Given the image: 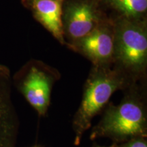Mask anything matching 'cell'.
Masks as SVG:
<instances>
[{
  "mask_svg": "<svg viewBox=\"0 0 147 147\" xmlns=\"http://www.w3.org/2000/svg\"><path fill=\"white\" fill-rule=\"evenodd\" d=\"M26 147H45L42 145H40V144H34L33 146H26Z\"/></svg>",
  "mask_w": 147,
  "mask_h": 147,
  "instance_id": "7c38bea8",
  "label": "cell"
},
{
  "mask_svg": "<svg viewBox=\"0 0 147 147\" xmlns=\"http://www.w3.org/2000/svg\"><path fill=\"white\" fill-rule=\"evenodd\" d=\"M120 103L108 102L102 118L92 128L89 139L107 138L121 144L138 137L147 138V93L144 81L134 82L123 90Z\"/></svg>",
  "mask_w": 147,
  "mask_h": 147,
  "instance_id": "6da1fadb",
  "label": "cell"
},
{
  "mask_svg": "<svg viewBox=\"0 0 147 147\" xmlns=\"http://www.w3.org/2000/svg\"><path fill=\"white\" fill-rule=\"evenodd\" d=\"M134 83L113 65H93L83 88L81 102L72 119L74 144L79 146L94 117L102 113L112 95Z\"/></svg>",
  "mask_w": 147,
  "mask_h": 147,
  "instance_id": "7a4b0ae2",
  "label": "cell"
},
{
  "mask_svg": "<svg viewBox=\"0 0 147 147\" xmlns=\"http://www.w3.org/2000/svg\"><path fill=\"white\" fill-rule=\"evenodd\" d=\"M91 147H114V144H113L112 145H110L109 146H102V145H100L97 143H93V145Z\"/></svg>",
  "mask_w": 147,
  "mask_h": 147,
  "instance_id": "8fae6325",
  "label": "cell"
},
{
  "mask_svg": "<svg viewBox=\"0 0 147 147\" xmlns=\"http://www.w3.org/2000/svg\"><path fill=\"white\" fill-rule=\"evenodd\" d=\"M34 18L61 45H65L62 0H26Z\"/></svg>",
  "mask_w": 147,
  "mask_h": 147,
  "instance_id": "ba28073f",
  "label": "cell"
},
{
  "mask_svg": "<svg viewBox=\"0 0 147 147\" xmlns=\"http://www.w3.org/2000/svg\"><path fill=\"white\" fill-rule=\"evenodd\" d=\"M61 78L58 69L40 60L32 59L22 66L12 81L39 117L47 115L55 82Z\"/></svg>",
  "mask_w": 147,
  "mask_h": 147,
  "instance_id": "277c9868",
  "label": "cell"
},
{
  "mask_svg": "<svg viewBox=\"0 0 147 147\" xmlns=\"http://www.w3.org/2000/svg\"><path fill=\"white\" fill-rule=\"evenodd\" d=\"M122 17L142 18L147 10V0H104Z\"/></svg>",
  "mask_w": 147,
  "mask_h": 147,
  "instance_id": "9c48e42d",
  "label": "cell"
},
{
  "mask_svg": "<svg viewBox=\"0 0 147 147\" xmlns=\"http://www.w3.org/2000/svg\"><path fill=\"white\" fill-rule=\"evenodd\" d=\"M62 1H64V0H62Z\"/></svg>",
  "mask_w": 147,
  "mask_h": 147,
  "instance_id": "4fadbf2b",
  "label": "cell"
},
{
  "mask_svg": "<svg viewBox=\"0 0 147 147\" xmlns=\"http://www.w3.org/2000/svg\"><path fill=\"white\" fill-rule=\"evenodd\" d=\"M114 147H147V139L144 137H138L131 139L121 144H114Z\"/></svg>",
  "mask_w": 147,
  "mask_h": 147,
  "instance_id": "30bf717a",
  "label": "cell"
},
{
  "mask_svg": "<svg viewBox=\"0 0 147 147\" xmlns=\"http://www.w3.org/2000/svg\"><path fill=\"white\" fill-rule=\"evenodd\" d=\"M115 24L113 67L131 82L144 81L147 68V30L142 18L121 17Z\"/></svg>",
  "mask_w": 147,
  "mask_h": 147,
  "instance_id": "3957f363",
  "label": "cell"
},
{
  "mask_svg": "<svg viewBox=\"0 0 147 147\" xmlns=\"http://www.w3.org/2000/svg\"><path fill=\"white\" fill-rule=\"evenodd\" d=\"M67 47L83 55L93 65H113L115 49V24L104 18L81 39Z\"/></svg>",
  "mask_w": 147,
  "mask_h": 147,
  "instance_id": "5b68a950",
  "label": "cell"
},
{
  "mask_svg": "<svg viewBox=\"0 0 147 147\" xmlns=\"http://www.w3.org/2000/svg\"><path fill=\"white\" fill-rule=\"evenodd\" d=\"M12 77L0 65V147H16L20 121L12 98Z\"/></svg>",
  "mask_w": 147,
  "mask_h": 147,
  "instance_id": "52a82bcc",
  "label": "cell"
},
{
  "mask_svg": "<svg viewBox=\"0 0 147 147\" xmlns=\"http://www.w3.org/2000/svg\"><path fill=\"white\" fill-rule=\"evenodd\" d=\"M104 18L95 0L72 1L63 10L64 34L73 43L87 36Z\"/></svg>",
  "mask_w": 147,
  "mask_h": 147,
  "instance_id": "8992f818",
  "label": "cell"
}]
</instances>
